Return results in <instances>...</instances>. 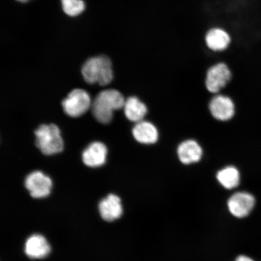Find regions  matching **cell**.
Instances as JSON below:
<instances>
[{"label": "cell", "instance_id": "1", "mask_svg": "<svg viewBox=\"0 0 261 261\" xmlns=\"http://www.w3.org/2000/svg\"><path fill=\"white\" fill-rule=\"evenodd\" d=\"M125 100L122 93L116 90L100 91L91 103L93 115L98 122L109 123L112 121L114 111L122 109Z\"/></svg>", "mask_w": 261, "mask_h": 261}, {"label": "cell", "instance_id": "2", "mask_svg": "<svg viewBox=\"0 0 261 261\" xmlns=\"http://www.w3.org/2000/svg\"><path fill=\"white\" fill-rule=\"evenodd\" d=\"M81 72L84 80L90 84L107 86L113 79L112 61L107 55L89 58L85 62Z\"/></svg>", "mask_w": 261, "mask_h": 261}, {"label": "cell", "instance_id": "3", "mask_svg": "<svg viewBox=\"0 0 261 261\" xmlns=\"http://www.w3.org/2000/svg\"><path fill=\"white\" fill-rule=\"evenodd\" d=\"M36 145L42 154L50 155L63 151L64 143L60 130L55 124L41 125L35 130Z\"/></svg>", "mask_w": 261, "mask_h": 261}, {"label": "cell", "instance_id": "4", "mask_svg": "<svg viewBox=\"0 0 261 261\" xmlns=\"http://www.w3.org/2000/svg\"><path fill=\"white\" fill-rule=\"evenodd\" d=\"M89 93L83 89H74L62 102L64 112L71 117H80L91 107Z\"/></svg>", "mask_w": 261, "mask_h": 261}, {"label": "cell", "instance_id": "5", "mask_svg": "<svg viewBox=\"0 0 261 261\" xmlns=\"http://www.w3.org/2000/svg\"><path fill=\"white\" fill-rule=\"evenodd\" d=\"M231 78V72L227 65L220 63L208 68L205 76V85L207 90L217 94L226 86Z\"/></svg>", "mask_w": 261, "mask_h": 261}, {"label": "cell", "instance_id": "6", "mask_svg": "<svg viewBox=\"0 0 261 261\" xmlns=\"http://www.w3.org/2000/svg\"><path fill=\"white\" fill-rule=\"evenodd\" d=\"M25 187L33 198H42L50 194L52 181L48 176L37 171L27 176L25 179Z\"/></svg>", "mask_w": 261, "mask_h": 261}, {"label": "cell", "instance_id": "7", "mask_svg": "<svg viewBox=\"0 0 261 261\" xmlns=\"http://www.w3.org/2000/svg\"><path fill=\"white\" fill-rule=\"evenodd\" d=\"M255 199L252 194L246 192H239L231 195L228 201V210L233 216L244 218L252 211Z\"/></svg>", "mask_w": 261, "mask_h": 261}, {"label": "cell", "instance_id": "8", "mask_svg": "<svg viewBox=\"0 0 261 261\" xmlns=\"http://www.w3.org/2000/svg\"><path fill=\"white\" fill-rule=\"evenodd\" d=\"M208 107L212 116L220 121L230 120L236 112L232 100L221 94H218L212 98Z\"/></svg>", "mask_w": 261, "mask_h": 261}, {"label": "cell", "instance_id": "9", "mask_svg": "<svg viewBox=\"0 0 261 261\" xmlns=\"http://www.w3.org/2000/svg\"><path fill=\"white\" fill-rule=\"evenodd\" d=\"M107 148L100 142L91 143L83 152L84 164L91 168L99 167L106 163Z\"/></svg>", "mask_w": 261, "mask_h": 261}, {"label": "cell", "instance_id": "10", "mask_svg": "<svg viewBox=\"0 0 261 261\" xmlns=\"http://www.w3.org/2000/svg\"><path fill=\"white\" fill-rule=\"evenodd\" d=\"M205 44L210 50L218 52L222 51L229 46L231 37L224 29L218 28L210 29L205 35Z\"/></svg>", "mask_w": 261, "mask_h": 261}, {"label": "cell", "instance_id": "11", "mask_svg": "<svg viewBox=\"0 0 261 261\" xmlns=\"http://www.w3.org/2000/svg\"><path fill=\"white\" fill-rule=\"evenodd\" d=\"M51 251L50 245L45 238L39 234H33L25 244L24 252L32 259H42L46 257Z\"/></svg>", "mask_w": 261, "mask_h": 261}, {"label": "cell", "instance_id": "12", "mask_svg": "<svg viewBox=\"0 0 261 261\" xmlns=\"http://www.w3.org/2000/svg\"><path fill=\"white\" fill-rule=\"evenodd\" d=\"M203 154L201 146L194 140H185L178 146V159L185 165L198 162L203 156Z\"/></svg>", "mask_w": 261, "mask_h": 261}, {"label": "cell", "instance_id": "13", "mask_svg": "<svg viewBox=\"0 0 261 261\" xmlns=\"http://www.w3.org/2000/svg\"><path fill=\"white\" fill-rule=\"evenodd\" d=\"M99 211L104 220L113 221L118 219L123 213L121 200L118 196L110 194L100 202Z\"/></svg>", "mask_w": 261, "mask_h": 261}, {"label": "cell", "instance_id": "14", "mask_svg": "<svg viewBox=\"0 0 261 261\" xmlns=\"http://www.w3.org/2000/svg\"><path fill=\"white\" fill-rule=\"evenodd\" d=\"M132 133L136 140L142 144H154L159 139L158 128L154 124L144 120L136 123Z\"/></svg>", "mask_w": 261, "mask_h": 261}, {"label": "cell", "instance_id": "15", "mask_svg": "<svg viewBox=\"0 0 261 261\" xmlns=\"http://www.w3.org/2000/svg\"><path fill=\"white\" fill-rule=\"evenodd\" d=\"M123 109L126 118L135 123L143 120L148 112L145 104L135 96L129 97L125 100Z\"/></svg>", "mask_w": 261, "mask_h": 261}, {"label": "cell", "instance_id": "16", "mask_svg": "<svg viewBox=\"0 0 261 261\" xmlns=\"http://www.w3.org/2000/svg\"><path fill=\"white\" fill-rule=\"evenodd\" d=\"M218 182L227 189L236 188L240 184V174L238 169L232 166H227L221 169L217 175Z\"/></svg>", "mask_w": 261, "mask_h": 261}, {"label": "cell", "instance_id": "17", "mask_svg": "<svg viewBox=\"0 0 261 261\" xmlns=\"http://www.w3.org/2000/svg\"><path fill=\"white\" fill-rule=\"evenodd\" d=\"M61 4L65 14L71 17L81 15L86 9L83 0H61Z\"/></svg>", "mask_w": 261, "mask_h": 261}, {"label": "cell", "instance_id": "18", "mask_svg": "<svg viewBox=\"0 0 261 261\" xmlns=\"http://www.w3.org/2000/svg\"><path fill=\"white\" fill-rule=\"evenodd\" d=\"M236 261H254L251 259L250 257L246 256H238L236 259Z\"/></svg>", "mask_w": 261, "mask_h": 261}, {"label": "cell", "instance_id": "19", "mask_svg": "<svg viewBox=\"0 0 261 261\" xmlns=\"http://www.w3.org/2000/svg\"><path fill=\"white\" fill-rule=\"evenodd\" d=\"M16 1H17L18 2L22 3H25L28 2L29 1V0H16Z\"/></svg>", "mask_w": 261, "mask_h": 261}]
</instances>
